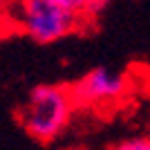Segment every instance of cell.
<instances>
[{
    "label": "cell",
    "mask_w": 150,
    "mask_h": 150,
    "mask_svg": "<svg viewBox=\"0 0 150 150\" xmlns=\"http://www.w3.org/2000/svg\"><path fill=\"white\" fill-rule=\"evenodd\" d=\"M72 112H74V103L69 99L67 88L45 83V85H36L29 92L27 101L18 110V119L31 139L40 144H50L69 125Z\"/></svg>",
    "instance_id": "6da1fadb"
},
{
    "label": "cell",
    "mask_w": 150,
    "mask_h": 150,
    "mask_svg": "<svg viewBox=\"0 0 150 150\" xmlns=\"http://www.w3.org/2000/svg\"><path fill=\"white\" fill-rule=\"evenodd\" d=\"M18 20L31 40L50 45L69 36L79 27L81 18L61 9L52 0H20Z\"/></svg>",
    "instance_id": "7a4b0ae2"
},
{
    "label": "cell",
    "mask_w": 150,
    "mask_h": 150,
    "mask_svg": "<svg viewBox=\"0 0 150 150\" xmlns=\"http://www.w3.org/2000/svg\"><path fill=\"white\" fill-rule=\"evenodd\" d=\"M128 88H130V83H128L125 72L101 65V67L90 69L74 85H69L67 92L74 108H83V105L114 103V101L123 99L128 94Z\"/></svg>",
    "instance_id": "3957f363"
},
{
    "label": "cell",
    "mask_w": 150,
    "mask_h": 150,
    "mask_svg": "<svg viewBox=\"0 0 150 150\" xmlns=\"http://www.w3.org/2000/svg\"><path fill=\"white\" fill-rule=\"evenodd\" d=\"M112 150H150V141L148 137H132V139H125V141L117 144Z\"/></svg>",
    "instance_id": "277c9868"
},
{
    "label": "cell",
    "mask_w": 150,
    "mask_h": 150,
    "mask_svg": "<svg viewBox=\"0 0 150 150\" xmlns=\"http://www.w3.org/2000/svg\"><path fill=\"white\" fill-rule=\"evenodd\" d=\"M54 5H58L61 9L69 11L72 16H79L83 18V9H85V0H52Z\"/></svg>",
    "instance_id": "5b68a950"
},
{
    "label": "cell",
    "mask_w": 150,
    "mask_h": 150,
    "mask_svg": "<svg viewBox=\"0 0 150 150\" xmlns=\"http://www.w3.org/2000/svg\"><path fill=\"white\" fill-rule=\"evenodd\" d=\"M110 0H85V9H83V16H88V18H96L103 13V9L108 7Z\"/></svg>",
    "instance_id": "8992f818"
}]
</instances>
